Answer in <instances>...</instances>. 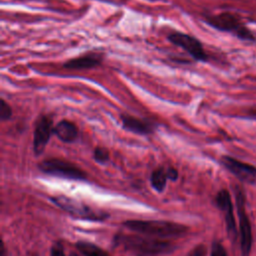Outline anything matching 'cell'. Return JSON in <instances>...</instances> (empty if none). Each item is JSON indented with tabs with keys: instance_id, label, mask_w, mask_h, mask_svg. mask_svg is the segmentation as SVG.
<instances>
[{
	"instance_id": "obj_8",
	"label": "cell",
	"mask_w": 256,
	"mask_h": 256,
	"mask_svg": "<svg viewBox=\"0 0 256 256\" xmlns=\"http://www.w3.org/2000/svg\"><path fill=\"white\" fill-rule=\"evenodd\" d=\"M53 120L48 115L38 117L33 133V152L36 156L42 154L53 134Z\"/></svg>"
},
{
	"instance_id": "obj_23",
	"label": "cell",
	"mask_w": 256,
	"mask_h": 256,
	"mask_svg": "<svg viewBox=\"0 0 256 256\" xmlns=\"http://www.w3.org/2000/svg\"><path fill=\"white\" fill-rule=\"evenodd\" d=\"M69 256H78V254H76V253H75V252H71V253H70V255H69Z\"/></svg>"
},
{
	"instance_id": "obj_17",
	"label": "cell",
	"mask_w": 256,
	"mask_h": 256,
	"mask_svg": "<svg viewBox=\"0 0 256 256\" xmlns=\"http://www.w3.org/2000/svg\"><path fill=\"white\" fill-rule=\"evenodd\" d=\"M12 115H13V111L11 106L6 102L5 99L1 98L0 99V120L2 122L7 121L11 119Z\"/></svg>"
},
{
	"instance_id": "obj_6",
	"label": "cell",
	"mask_w": 256,
	"mask_h": 256,
	"mask_svg": "<svg viewBox=\"0 0 256 256\" xmlns=\"http://www.w3.org/2000/svg\"><path fill=\"white\" fill-rule=\"evenodd\" d=\"M235 198L237 214L239 217V235L240 248L242 256H249L252 248V229L250 220L245 209V196L240 188H235Z\"/></svg>"
},
{
	"instance_id": "obj_9",
	"label": "cell",
	"mask_w": 256,
	"mask_h": 256,
	"mask_svg": "<svg viewBox=\"0 0 256 256\" xmlns=\"http://www.w3.org/2000/svg\"><path fill=\"white\" fill-rule=\"evenodd\" d=\"M220 162L228 171H230L240 181L250 185H256V167L255 166L239 161L238 159H235L231 156H226V155L221 157Z\"/></svg>"
},
{
	"instance_id": "obj_21",
	"label": "cell",
	"mask_w": 256,
	"mask_h": 256,
	"mask_svg": "<svg viewBox=\"0 0 256 256\" xmlns=\"http://www.w3.org/2000/svg\"><path fill=\"white\" fill-rule=\"evenodd\" d=\"M206 254V249L203 246H199L196 249H194V251L191 253L190 256H205Z\"/></svg>"
},
{
	"instance_id": "obj_20",
	"label": "cell",
	"mask_w": 256,
	"mask_h": 256,
	"mask_svg": "<svg viewBox=\"0 0 256 256\" xmlns=\"http://www.w3.org/2000/svg\"><path fill=\"white\" fill-rule=\"evenodd\" d=\"M166 173H167V177L169 180L175 181L178 178V171L176 168L174 167H168L166 168Z\"/></svg>"
},
{
	"instance_id": "obj_14",
	"label": "cell",
	"mask_w": 256,
	"mask_h": 256,
	"mask_svg": "<svg viewBox=\"0 0 256 256\" xmlns=\"http://www.w3.org/2000/svg\"><path fill=\"white\" fill-rule=\"evenodd\" d=\"M76 248L83 256H110V254L94 243L87 241L76 242Z\"/></svg>"
},
{
	"instance_id": "obj_22",
	"label": "cell",
	"mask_w": 256,
	"mask_h": 256,
	"mask_svg": "<svg viewBox=\"0 0 256 256\" xmlns=\"http://www.w3.org/2000/svg\"><path fill=\"white\" fill-rule=\"evenodd\" d=\"M0 256H5V246H4L3 241L1 242V254H0Z\"/></svg>"
},
{
	"instance_id": "obj_18",
	"label": "cell",
	"mask_w": 256,
	"mask_h": 256,
	"mask_svg": "<svg viewBox=\"0 0 256 256\" xmlns=\"http://www.w3.org/2000/svg\"><path fill=\"white\" fill-rule=\"evenodd\" d=\"M211 256H227V252L220 242H213L211 248Z\"/></svg>"
},
{
	"instance_id": "obj_5",
	"label": "cell",
	"mask_w": 256,
	"mask_h": 256,
	"mask_svg": "<svg viewBox=\"0 0 256 256\" xmlns=\"http://www.w3.org/2000/svg\"><path fill=\"white\" fill-rule=\"evenodd\" d=\"M38 169L48 175L69 180H87V174L80 167L67 160L59 158L44 159L38 164Z\"/></svg>"
},
{
	"instance_id": "obj_16",
	"label": "cell",
	"mask_w": 256,
	"mask_h": 256,
	"mask_svg": "<svg viewBox=\"0 0 256 256\" xmlns=\"http://www.w3.org/2000/svg\"><path fill=\"white\" fill-rule=\"evenodd\" d=\"M93 158L99 164H104L109 161L110 154L109 151L105 147L97 146L93 151Z\"/></svg>"
},
{
	"instance_id": "obj_11",
	"label": "cell",
	"mask_w": 256,
	"mask_h": 256,
	"mask_svg": "<svg viewBox=\"0 0 256 256\" xmlns=\"http://www.w3.org/2000/svg\"><path fill=\"white\" fill-rule=\"evenodd\" d=\"M216 206L224 213L226 228L230 236L236 237V222L233 213V205L230 194L227 190H220L215 197Z\"/></svg>"
},
{
	"instance_id": "obj_1",
	"label": "cell",
	"mask_w": 256,
	"mask_h": 256,
	"mask_svg": "<svg viewBox=\"0 0 256 256\" xmlns=\"http://www.w3.org/2000/svg\"><path fill=\"white\" fill-rule=\"evenodd\" d=\"M113 243L115 246H122L124 249L139 255L167 254L175 250V245L168 241L123 233L116 234Z\"/></svg>"
},
{
	"instance_id": "obj_10",
	"label": "cell",
	"mask_w": 256,
	"mask_h": 256,
	"mask_svg": "<svg viewBox=\"0 0 256 256\" xmlns=\"http://www.w3.org/2000/svg\"><path fill=\"white\" fill-rule=\"evenodd\" d=\"M120 119L123 129L138 135H150L154 133L158 127V125L151 120L138 118L130 114H121Z\"/></svg>"
},
{
	"instance_id": "obj_13",
	"label": "cell",
	"mask_w": 256,
	"mask_h": 256,
	"mask_svg": "<svg viewBox=\"0 0 256 256\" xmlns=\"http://www.w3.org/2000/svg\"><path fill=\"white\" fill-rule=\"evenodd\" d=\"M53 134L64 143H72L76 141L79 136V129L77 125L67 119H62L54 125Z\"/></svg>"
},
{
	"instance_id": "obj_4",
	"label": "cell",
	"mask_w": 256,
	"mask_h": 256,
	"mask_svg": "<svg viewBox=\"0 0 256 256\" xmlns=\"http://www.w3.org/2000/svg\"><path fill=\"white\" fill-rule=\"evenodd\" d=\"M50 200L62 210L69 213L71 216L79 219L89 221H104L109 218V214L105 211L97 209L95 210L83 202L65 195L52 196L50 197Z\"/></svg>"
},
{
	"instance_id": "obj_3",
	"label": "cell",
	"mask_w": 256,
	"mask_h": 256,
	"mask_svg": "<svg viewBox=\"0 0 256 256\" xmlns=\"http://www.w3.org/2000/svg\"><path fill=\"white\" fill-rule=\"evenodd\" d=\"M204 21L212 28L227 32L237 37L242 41L255 42L256 36L254 33L242 22L241 18L231 12H221L219 14H206Z\"/></svg>"
},
{
	"instance_id": "obj_2",
	"label": "cell",
	"mask_w": 256,
	"mask_h": 256,
	"mask_svg": "<svg viewBox=\"0 0 256 256\" xmlns=\"http://www.w3.org/2000/svg\"><path fill=\"white\" fill-rule=\"evenodd\" d=\"M123 226L131 231L159 238L180 237L187 231V227L182 224L164 220H127Z\"/></svg>"
},
{
	"instance_id": "obj_15",
	"label": "cell",
	"mask_w": 256,
	"mask_h": 256,
	"mask_svg": "<svg viewBox=\"0 0 256 256\" xmlns=\"http://www.w3.org/2000/svg\"><path fill=\"white\" fill-rule=\"evenodd\" d=\"M167 179H168V177H167L166 169L163 167H158L155 170H153L151 173V176H150L151 186L157 192L161 193L166 187Z\"/></svg>"
},
{
	"instance_id": "obj_19",
	"label": "cell",
	"mask_w": 256,
	"mask_h": 256,
	"mask_svg": "<svg viewBox=\"0 0 256 256\" xmlns=\"http://www.w3.org/2000/svg\"><path fill=\"white\" fill-rule=\"evenodd\" d=\"M50 254H51V256H65L64 248H63L61 242L54 243V245L51 247Z\"/></svg>"
},
{
	"instance_id": "obj_7",
	"label": "cell",
	"mask_w": 256,
	"mask_h": 256,
	"mask_svg": "<svg viewBox=\"0 0 256 256\" xmlns=\"http://www.w3.org/2000/svg\"><path fill=\"white\" fill-rule=\"evenodd\" d=\"M167 39L175 46L180 47L181 49L186 51L195 61H198V62L208 61V55L201 41L198 40L196 37L184 32L173 31L168 34Z\"/></svg>"
},
{
	"instance_id": "obj_12",
	"label": "cell",
	"mask_w": 256,
	"mask_h": 256,
	"mask_svg": "<svg viewBox=\"0 0 256 256\" xmlns=\"http://www.w3.org/2000/svg\"><path fill=\"white\" fill-rule=\"evenodd\" d=\"M104 61V54L100 52H87L81 56L67 60L62 64L63 68L70 70L91 69L100 66Z\"/></svg>"
}]
</instances>
